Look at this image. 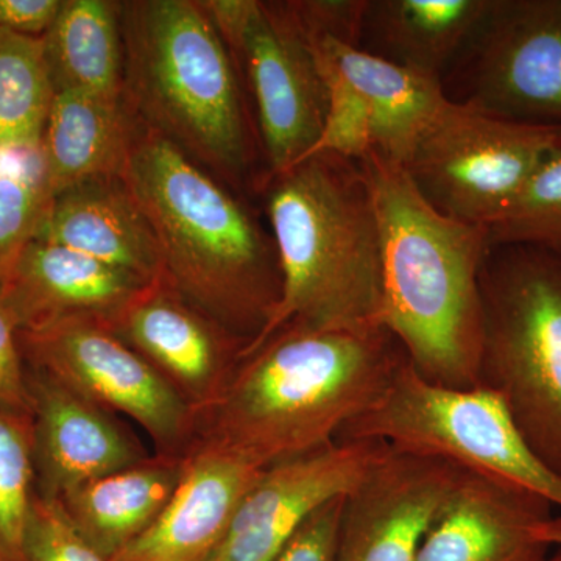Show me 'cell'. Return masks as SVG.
Instances as JSON below:
<instances>
[{"label":"cell","mask_w":561,"mask_h":561,"mask_svg":"<svg viewBox=\"0 0 561 561\" xmlns=\"http://www.w3.org/2000/svg\"><path fill=\"white\" fill-rule=\"evenodd\" d=\"M408 360L386 328L287 324L243 357L195 442L260 468L316 451L375 408Z\"/></svg>","instance_id":"6da1fadb"},{"label":"cell","mask_w":561,"mask_h":561,"mask_svg":"<svg viewBox=\"0 0 561 561\" xmlns=\"http://www.w3.org/2000/svg\"><path fill=\"white\" fill-rule=\"evenodd\" d=\"M381 236V324L424 381L479 387L481 275L490 230L438 213L404 165L370 151L360 160Z\"/></svg>","instance_id":"7a4b0ae2"},{"label":"cell","mask_w":561,"mask_h":561,"mask_svg":"<svg viewBox=\"0 0 561 561\" xmlns=\"http://www.w3.org/2000/svg\"><path fill=\"white\" fill-rule=\"evenodd\" d=\"M121 176L160 243L164 283L247 345L253 342L279 301L273 239L238 198L142 122Z\"/></svg>","instance_id":"3957f363"},{"label":"cell","mask_w":561,"mask_h":561,"mask_svg":"<svg viewBox=\"0 0 561 561\" xmlns=\"http://www.w3.org/2000/svg\"><path fill=\"white\" fill-rule=\"evenodd\" d=\"M267 214L278 254L279 301L241 360L290 323L382 328L381 236L359 161L319 153L272 176Z\"/></svg>","instance_id":"277c9868"},{"label":"cell","mask_w":561,"mask_h":561,"mask_svg":"<svg viewBox=\"0 0 561 561\" xmlns=\"http://www.w3.org/2000/svg\"><path fill=\"white\" fill-rule=\"evenodd\" d=\"M124 98L140 122L225 179L242 176L249 136L230 49L201 2L121 3Z\"/></svg>","instance_id":"5b68a950"},{"label":"cell","mask_w":561,"mask_h":561,"mask_svg":"<svg viewBox=\"0 0 561 561\" xmlns=\"http://www.w3.org/2000/svg\"><path fill=\"white\" fill-rule=\"evenodd\" d=\"M481 295L479 387L500 398L524 440L561 476V253L493 247Z\"/></svg>","instance_id":"8992f818"},{"label":"cell","mask_w":561,"mask_h":561,"mask_svg":"<svg viewBox=\"0 0 561 561\" xmlns=\"http://www.w3.org/2000/svg\"><path fill=\"white\" fill-rule=\"evenodd\" d=\"M339 438L378 440L402 451L440 457L561 508V476L524 440L493 391L434 386L409 360L381 401L351 421Z\"/></svg>","instance_id":"52a82bcc"},{"label":"cell","mask_w":561,"mask_h":561,"mask_svg":"<svg viewBox=\"0 0 561 561\" xmlns=\"http://www.w3.org/2000/svg\"><path fill=\"white\" fill-rule=\"evenodd\" d=\"M560 140L559 127L504 119L448 99L404 168L438 213L490 230Z\"/></svg>","instance_id":"ba28073f"},{"label":"cell","mask_w":561,"mask_h":561,"mask_svg":"<svg viewBox=\"0 0 561 561\" xmlns=\"http://www.w3.org/2000/svg\"><path fill=\"white\" fill-rule=\"evenodd\" d=\"M245 68L272 176L311 154L327 121L328 92L308 31L291 2H201Z\"/></svg>","instance_id":"9c48e42d"},{"label":"cell","mask_w":561,"mask_h":561,"mask_svg":"<svg viewBox=\"0 0 561 561\" xmlns=\"http://www.w3.org/2000/svg\"><path fill=\"white\" fill-rule=\"evenodd\" d=\"M20 339L28 367L47 373L105 411L138 423L158 454L184 456L190 451L198 416L110 324L61 320L21 331Z\"/></svg>","instance_id":"30bf717a"},{"label":"cell","mask_w":561,"mask_h":561,"mask_svg":"<svg viewBox=\"0 0 561 561\" xmlns=\"http://www.w3.org/2000/svg\"><path fill=\"white\" fill-rule=\"evenodd\" d=\"M449 72V101L561 128V0H490Z\"/></svg>","instance_id":"8fae6325"},{"label":"cell","mask_w":561,"mask_h":561,"mask_svg":"<svg viewBox=\"0 0 561 561\" xmlns=\"http://www.w3.org/2000/svg\"><path fill=\"white\" fill-rule=\"evenodd\" d=\"M386 448L337 440L264 468L209 561H275L313 513L359 485Z\"/></svg>","instance_id":"7c38bea8"},{"label":"cell","mask_w":561,"mask_h":561,"mask_svg":"<svg viewBox=\"0 0 561 561\" xmlns=\"http://www.w3.org/2000/svg\"><path fill=\"white\" fill-rule=\"evenodd\" d=\"M461 471L440 457L387 445L345 496L335 561H416Z\"/></svg>","instance_id":"4fadbf2b"},{"label":"cell","mask_w":561,"mask_h":561,"mask_svg":"<svg viewBox=\"0 0 561 561\" xmlns=\"http://www.w3.org/2000/svg\"><path fill=\"white\" fill-rule=\"evenodd\" d=\"M111 330L171 383L198 419L220 400L247 346L162 280L140 294Z\"/></svg>","instance_id":"5bb4252c"},{"label":"cell","mask_w":561,"mask_h":561,"mask_svg":"<svg viewBox=\"0 0 561 561\" xmlns=\"http://www.w3.org/2000/svg\"><path fill=\"white\" fill-rule=\"evenodd\" d=\"M36 493L58 501L66 491L147 459L114 413L27 365Z\"/></svg>","instance_id":"9a60e30c"},{"label":"cell","mask_w":561,"mask_h":561,"mask_svg":"<svg viewBox=\"0 0 561 561\" xmlns=\"http://www.w3.org/2000/svg\"><path fill=\"white\" fill-rule=\"evenodd\" d=\"M552 508L537 494L463 470L416 561H546L556 549Z\"/></svg>","instance_id":"2e32d148"},{"label":"cell","mask_w":561,"mask_h":561,"mask_svg":"<svg viewBox=\"0 0 561 561\" xmlns=\"http://www.w3.org/2000/svg\"><path fill=\"white\" fill-rule=\"evenodd\" d=\"M262 470L209 443H192L171 501L111 561H209Z\"/></svg>","instance_id":"e0dca14e"},{"label":"cell","mask_w":561,"mask_h":561,"mask_svg":"<svg viewBox=\"0 0 561 561\" xmlns=\"http://www.w3.org/2000/svg\"><path fill=\"white\" fill-rule=\"evenodd\" d=\"M153 284L79 251L32 241L0 290L21 331H31L69 319L111 327Z\"/></svg>","instance_id":"ac0fdd59"},{"label":"cell","mask_w":561,"mask_h":561,"mask_svg":"<svg viewBox=\"0 0 561 561\" xmlns=\"http://www.w3.org/2000/svg\"><path fill=\"white\" fill-rule=\"evenodd\" d=\"M35 241L79 251L149 283H164L160 243L121 175L95 176L55 192Z\"/></svg>","instance_id":"d6986e66"},{"label":"cell","mask_w":561,"mask_h":561,"mask_svg":"<svg viewBox=\"0 0 561 561\" xmlns=\"http://www.w3.org/2000/svg\"><path fill=\"white\" fill-rule=\"evenodd\" d=\"M308 35L319 65L341 76L367 110L371 151L404 165L421 133L448 103L442 81L328 33L308 31Z\"/></svg>","instance_id":"ffe728a7"},{"label":"cell","mask_w":561,"mask_h":561,"mask_svg":"<svg viewBox=\"0 0 561 561\" xmlns=\"http://www.w3.org/2000/svg\"><path fill=\"white\" fill-rule=\"evenodd\" d=\"M184 456L147 457L80 483L57 502L81 537L111 561L149 529L171 501L183 474Z\"/></svg>","instance_id":"44dd1931"},{"label":"cell","mask_w":561,"mask_h":561,"mask_svg":"<svg viewBox=\"0 0 561 561\" xmlns=\"http://www.w3.org/2000/svg\"><path fill=\"white\" fill-rule=\"evenodd\" d=\"M136 127L125 98L57 92L39 144L50 197L80 181L121 175Z\"/></svg>","instance_id":"7402d4cb"},{"label":"cell","mask_w":561,"mask_h":561,"mask_svg":"<svg viewBox=\"0 0 561 561\" xmlns=\"http://www.w3.org/2000/svg\"><path fill=\"white\" fill-rule=\"evenodd\" d=\"M489 5L490 0H367L359 47L442 81Z\"/></svg>","instance_id":"603a6c76"},{"label":"cell","mask_w":561,"mask_h":561,"mask_svg":"<svg viewBox=\"0 0 561 561\" xmlns=\"http://www.w3.org/2000/svg\"><path fill=\"white\" fill-rule=\"evenodd\" d=\"M41 41L55 94L76 91L124 98L121 3L62 0Z\"/></svg>","instance_id":"cb8c5ba5"},{"label":"cell","mask_w":561,"mask_h":561,"mask_svg":"<svg viewBox=\"0 0 561 561\" xmlns=\"http://www.w3.org/2000/svg\"><path fill=\"white\" fill-rule=\"evenodd\" d=\"M54 98L43 41L0 31V153L39 150Z\"/></svg>","instance_id":"d4e9b609"},{"label":"cell","mask_w":561,"mask_h":561,"mask_svg":"<svg viewBox=\"0 0 561 561\" xmlns=\"http://www.w3.org/2000/svg\"><path fill=\"white\" fill-rule=\"evenodd\" d=\"M36 496L31 413L0 404V561H27L25 537Z\"/></svg>","instance_id":"484cf974"},{"label":"cell","mask_w":561,"mask_h":561,"mask_svg":"<svg viewBox=\"0 0 561 561\" xmlns=\"http://www.w3.org/2000/svg\"><path fill=\"white\" fill-rule=\"evenodd\" d=\"M50 191L39 150L0 153V286L32 241L46 213Z\"/></svg>","instance_id":"4316f807"},{"label":"cell","mask_w":561,"mask_h":561,"mask_svg":"<svg viewBox=\"0 0 561 561\" xmlns=\"http://www.w3.org/2000/svg\"><path fill=\"white\" fill-rule=\"evenodd\" d=\"M490 241L493 247L530 245L561 253V140L490 228Z\"/></svg>","instance_id":"83f0119b"},{"label":"cell","mask_w":561,"mask_h":561,"mask_svg":"<svg viewBox=\"0 0 561 561\" xmlns=\"http://www.w3.org/2000/svg\"><path fill=\"white\" fill-rule=\"evenodd\" d=\"M25 556L27 561H110L81 537L57 501L39 496L28 522Z\"/></svg>","instance_id":"f1b7e54d"},{"label":"cell","mask_w":561,"mask_h":561,"mask_svg":"<svg viewBox=\"0 0 561 561\" xmlns=\"http://www.w3.org/2000/svg\"><path fill=\"white\" fill-rule=\"evenodd\" d=\"M21 328L0 290V404L31 413L27 364L22 354Z\"/></svg>","instance_id":"f546056e"},{"label":"cell","mask_w":561,"mask_h":561,"mask_svg":"<svg viewBox=\"0 0 561 561\" xmlns=\"http://www.w3.org/2000/svg\"><path fill=\"white\" fill-rule=\"evenodd\" d=\"M343 502L337 497L313 513L275 561H335Z\"/></svg>","instance_id":"4dcf8cb0"},{"label":"cell","mask_w":561,"mask_h":561,"mask_svg":"<svg viewBox=\"0 0 561 561\" xmlns=\"http://www.w3.org/2000/svg\"><path fill=\"white\" fill-rule=\"evenodd\" d=\"M61 5L62 0H0V31L41 38Z\"/></svg>","instance_id":"1f68e13d"},{"label":"cell","mask_w":561,"mask_h":561,"mask_svg":"<svg viewBox=\"0 0 561 561\" xmlns=\"http://www.w3.org/2000/svg\"><path fill=\"white\" fill-rule=\"evenodd\" d=\"M553 541H556V548L561 546V518L557 519L556 534H553Z\"/></svg>","instance_id":"d6a6232c"},{"label":"cell","mask_w":561,"mask_h":561,"mask_svg":"<svg viewBox=\"0 0 561 561\" xmlns=\"http://www.w3.org/2000/svg\"><path fill=\"white\" fill-rule=\"evenodd\" d=\"M546 561H561V546L559 548L553 549L551 556L548 557Z\"/></svg>","instance_id":"836d02e7"}]
</instances>
